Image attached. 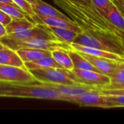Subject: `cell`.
<instances>
[{
	"instance_id": "6da1fadb",
	"label": "cell",
	"mask_w": 124,
	"mask_h": 124,
	"mask_svg": "<svg viewBox=\"0 0 124 124\" xmlns=\"http://www.w3.org/2000/svg\"><path fill=\"white\" fill-rule=\"evenodd\" d=\"M54 3L62 8L83 32L103 36L120 44L119 30L113 26L105 15L91 2L54 0Z\"/></svg>"
},
{
	"instance_id": "7a4b0ae2",
	"label": "cell",
	"mask_w": 124,
	"mask_h": 124,
	"mask_svg": "<svg viewBox=\"0 0 124 124\" xmlns=\"http://www.w3.org/2000/svg\"><path fill=\"white\" fill-rule=\"evenodd\" d=\"M0 97L68 101V97L62 95L54 89L38 81L31 83L0 82Z\"/></svg>"
},
{
	"instance_id": "3957f363",
	"label": "cell",
	"mask_w": 124,
	"mask_h": 124,
	"mask_svg": "<svg viewBox=\"0 0 124 124\" xmlns=\"http://www.w3.org/2000/svg\"><path fill=\"white\" fill-rule=\"evenodd\" d=\"M0 41L5 46L12 49L15 51L22 48L41 49L50 52L55 49H64L66 51L71 49V47L69 44L64 43L58 39L46 37H34L26 40L19 41L4 36L0 39Z\"/></svg>"
},
{
	"instance_id": "277c9868",
	"label": "cell",
	"mask_w": 124,
	"mask_h": 124,
	"mask_svg": "<svg viewBox=\"0 0 124 124\" xmlns=\"http://www.w3.org/2000/svg\"><path fill=\"white\" fill-rule=\"evenodd\" d=\"M29 71L35 80L40 83L81 84L71 70L62 68H48L31 70Z\"/></svg>"
},
{
	"instance_id": "5b68a950",
	"label": "cell",
	"mask_w": 124,
	"mask_h": 124,
	"mask_svg": "<svg viewBox=\"0 0 124 124\" xmlns=\"http://www.w3.org/2000/svg\"><path fill=\"white\" fill-rule=\"evenodd\" d=\"M73 43L124 55V49L119 43L98 34L81 32L78 33Z\"/></svg>"
},
{
	"instance_id": "8992f818",
	"label": "cell",
	"mask_w": 124,
	"mask_h": 124,
	"mask_svg": "<svg viewBox=\"0 0 124 124\" xmlns=\"http://www.w3.org/2000/svg\"><path fill=\"white\" fill-rule=\"evenodd\" d=\"M68 102L76 104L81 107H94L108 109L116 108V105L106 95L96 89L88 91L78 96L68 97Z\"/></svg>"
},
{
	"instance_id": "52a82bcc",
	"label": "cell",
	"mask_w": 124,
	"mask_h": 124,
	"mask_svg": "<svg viewBox=\"0 0 124 124\" xmlns=\"http://www.w3.org/2000/svg\"><path fill=\"white\" fill-rule=\"evenodd\" d=\"M36 81L25 68L0 64V82L31 83Z\"/></svg>"
},
{
	"instance_id": "ba28073f",
	"label": "cell",
	"mask_w": 124,
	"mask_h": 124,
	"mask_svg": "<svg viewBox=\"0 0 124 124\" xmlns=\"http://www.w3.org/2000/svg\"><path fill=\"white\" fill-rule=\"evenodd\" d=\"M71 71L81 84L94 88H102L110 84V78L100 72L76 68H73Z\"/></svg>"
},
{
	"instance_id": "9c48e42d",
	"label": "cell",
	"mask_w": 124,
	"mask_h": 124,
	"mask_svg": "<svg viewBox=\"0 0 124 124\" xmlns=\"http://www.w3.org/2000/svg\"><path fill=\"white\" fill-rule=\"evenodd\" d=\"M28 18L33 22L35 24H39L48 27H55V28H66L71 31H73L78 33H80L82 30L73 21L66 20L62 18L55 17H46V16H41L34 14L32 16L28 17Z\"/></svg>"
},
{
	"instance_id": "30bf717a",
	"label": "cell",
	"mask_w": 124,
	"mask_h": 124,
	"mask_svg": "<svg viewBox=\"0 0 124 124\" xmlns=\"http://www.w3.org/2000/svg\"><path fill=\"white\" fill-rule=\"evenodd\" d=\"M85 59L90 62L100 73L108 76L109 77L114 72L118 64L123 60H115L105 57H95L84 53L79 52Z\"/></svg>"
},
{
	"instance_id": "8fae6325",
	"label": "cell",
	"mask_w": 124,
	"mask_h": 124,
	"mask_svg": "<svg viewBox=\"0 0 124 124\" xmlns=\"http://www.w3.org/2000/svg\"><path fill=\"white\" fill-rule=\"evenodd\" d=\"M41 84L54 89L58 92H60L62 95L67 97L78 96L88 91L95 89L94 87L83 85V84H54V83H41Z\"/></svg>"
},
{
	"instance_id": "7c38bea8",
	"label": "cell",
	"mask_w": 124,
	"mask_h": 124,
	"mask_svg": "<svg viewBox=\"0 0 124 124\" xmlns=\"http://www.w3.org/2000/svg\"><path fill=\"white\" fill-rule=\"evenodd\" d=\"M70 47L72 49L81 52V53H84L86 54L95 56V57H105L108 59H112L115 60H124V55L115 53V52H111L108 51H105L102 49L91 47V46H84L75 43H72L70 44Z\"/></svg>"
},
{
	"instance_id": "4fadbf2b",
	"label": "cell",
	"mask_w": 124,
	"mask_h": 124,
	"mask_svg": "<svg viewBox=\"0 0 124 124\" xmlns=\"http://www.w3.org/2000/svg\"><path fill=\"white\" fill-rule=\"evenodd\" d=\"M31 7L33 12L36 15H41V16H46V17H55L66 20L73 21L68 16L65 15L64 13H62L57 9L54 8L52 5L44 2L42 0H36V4L32 5Z\"/></svg>"
},
{
	"instance_id": "5bb4252c",
	"label": "cell",
	"mask_w": 124,
	"mask_h": 124,
	"mask_svg": "<svg viewBox=\"0 0 124 124\" xmlns=\"http://www.w3.org/2000/svg\"><path fill=\"white\" fill-rule=\"evenodd\" d=\"M0 64L25 68L24 62L21 60L17 51L5 46L0 49Z\"/></svg>"
},
{
	"instance_id": "9a60e30c",
	"label": "cell",
	"mask_w": 124,
	"mask_h": 124,
	"mask_svg": "<svg viewBox=\"0 0 124 124\" xmlns=\"http://www.w3.org/2000/svg\"><path fill=\"white\" fill-rule=\"evenodd\" d=\"M21 60L25 62H33L45 57L51 56L52 52L41 49H33V48H22L16 50Z\"/></svg>"
},
{
	"instance_id": "2e32d148",
	"label": "cell",
	"mask_w": 124,
	"mask_h": 124,
	"mask_svg": "<svg viewBox=\"0 0 124 124\" xmlns=\"http://www.w3.org/2000/svg\"><path fill=\"white\" fill-rule=\"evenodd\" d=\"M36 24L30 20L28 17L15 18L12 19L9 23H8L5 28L7 31V34L17 33L23 31L30 28H33Z\"/></svg>"
},
{
	"instance_id": "e0dca14e",
	"label": "cell",
	"mask_w": 124,
	"mask_h": 124,
	"mask_svg": "<svg viewBox=\"0 0 124 124\" xmlns=\"http://www.w3.org/2000/svg\"><path fill=\"white\" fill-rule=\"evenodd\" d=\"M105 17L108 21L120 31H124V15L116 3L113 1Z\"/></svg>"
},
{
	"instance_id": "ac0fdd59",
	"label": "cell",
	"mask_w": 124,
	"mask_h": 124,
	"mask_svg": "<svg viewBox=\"0 0 124 124\" xmlns=\"http://www.w3.org/2000/svg\"><path fill=\"white\" fill-rule=\"evenodd\" d=\"M25 68L28 70H35V69H44L48 68H62L52 57V56L45 57L40 60L33 61V62H24Z\"/></svg>"
},
{
	"instance_id": "d6986e66",
	"label": "cell",
	"mask_w": 124,
	"mask_h": 124,
	"mask_svg": "<svg viewBox=\"0 0 124 124\" xmlns=\"http://www.w3.org/2000/svg\"><path fill=\"white\" fill-rule=\"evenodd\" d=\"M68 53L72 60L74 68L100 72L90 62H89L86 59H85L78 52H76L71 49L68 51Z\"/></svg>"
},
{
	"instance_id": "ffe728a7",
	"label": "cell",
	"mask_w": 124,
	"mask_h": 124,
	"mask_svg": "<svg viewBox=\"0 0 124 124\" xmlns=\"http://www.w3.org/2000/svg\"><path fill=\"white\" fill-rule=\"evenodd\" d=\"M46 27L52 32V33L57 39L69 45L74 41V39L78 35V33L69 29L55 28V27H48V26Z\"/></svg>"
},
{
	"instance_id": "44dd1931",
	"label": "cell",
	"mask_w": 124,
	"mask_h": 124,
	"mask_svg": "<svg viewBox=\"0 0 124 124\" xmlns=\"http://www.w3.org/2000/svg\"><path fill=\"white\" fill-rule=\"evenodd\" d=\"M52 56L62 68L68 70H72L74 68L68 51L64 49H55L52 51Z\"/></svg>"
},
{
	"instance_id": "7402d4cb",
	"label": "cell",
	"mask_w": 124,
	"mask_h": 124,
	"mask_svg": "<svg viewBox=\"0 0 124 124\" xmlns=\"http://www.w3.org/2000/svg\"><path fill=\"white\" fill-rule=\"evenodd\" d=\"M0 9L4 11L12 19L28 17V15L24 10L15 4L0 2Z\"/></svg>"
},
{
	"instance_id": "603a6c76",
	"label": "cell",
	"mask_w": 124,
	"mask_h": 124,
	"mask_svg": "<svg viewBox=\"0 0 124 124\" xmlns=\"http://www.w3.org/2000/svg\"><path fill=\"white\" fill-rule=\"evenodd\" d=\"M110 78V84L109 85L124 84V60L121 61L118 64Z\"/></svg>"
},
{
	"instance_id": "cb8c5ba5",
	"label": "cell",
	"mask_w": 124,
	"mask_h": 124,
	"mask_svg": "<svg viewBox=\"0 0 124 124\" xmlns=\"http://www.w3.org/2000/svg\"><path fill=\"white\" fill-rule=\"evenodd\" d=\"M113 0H90V2L105 15L109 10Z\"/></svg>"
},
{
	"instance_id": "d4e9b609",
	"label": "cell",
	"mask_w": 124,
	"mask_h": 124,
	"mask_svg": "<svg viewBox=\"0 0 124 124\" xmlns=\"http://www.w3.org/2000/svg\"><path fill=\"white\" fill-rule=\"evenodd\" d=\"M12 1L17 6H18L23 10H24L28 15V17L29 16H32V15H33L35 14L33 12V11L31 5L28 2H27L25 0H12Z\"/></svg>"
},
{
	"instance_id": "484cf974",
	"label": "cell",
	"mask_w": 124,
	"mask_h": 124,
	"mask_svg": "<svg viewBox=\"0 0 124 124\" xmlns=\"http://www.w3.org/2000/svg\"><path fill=\"white\" fill-rule=\"evenodd\" d=\"M106 96L116 105V108H124V96L123 95H106Z\"/></svg>"
},
{
	"instance_id": "4316f807",
	"label": "cell",
	"mask_w": 124,
	"mask_h": 124,
	"mask_svg": "<svg viewBox=\"0 0 124 124\" xmlns=\"http://www.w3.org/2000/svg\"><path fill=\"white\" fill-rule=\"evenodd\" d=\"M11 20L12 18L8 15H7L4 11L0 9V23L3 24L4 26H6L8 23H10Z\"/></svg>"
},
{
	"instance_id": "83f0119b",
	"label": "cell",
	"mask_w": 124,
	"mask_h": 124,
	"mask_svg": "<svg viewBox=\"0 0 124 124\" xmlns=\"http://www.w3.org/2000/svg\"><path fill=\"white\" fill-rule=\"evenodd\" d=\"M113 1L116 3V4L118 6L124 15V0H113Z\"/></svg>"
},
{
	"instance_id": "f1b7e54d",
	"label": "cell",
	"mask_w": 124,
	"mask_h": 124,
	"mask_svg": "<svg viewBox=\"0 0 124 124\" xmlns=\"http://www.w3.org/2000/svg\"><path fill=\"white\" fill-rule=\"evenodd\" d=\"M95 89H124V84L121 85H108L102 88H95Z\"/></svg>"
},
{
	"instance_id": "f546056e",
	"label": "cell",
	"mask_w": 124,
	"mask_h": 124,
	"mask_svg": "<svg viewBox=\"0 0 124 124\" xmlns=\"http://www.w3.org/2000/svg\"><path fill=\"white\" fill-rule=\"evenodd\" d=\"M119 39H120V44L124 51V31L119 30Z\"/></svg>"
},
{
	"instance_id": "4dcf8cb0",
	"label": "cell",
	"mask_w": 124,
	"mask_h": 124,
	"mask_svg": "<svg viewBox=\"0 0 124 124\" xmlns=\"http://www.w3.org/2000/svg\"><path fill=\"white\" fill-rule=\"evenodd\" d=\"M7 35V31L5 26L0 23V39Z\"/></svg>"
},
{
	"instance_id": "1f68e13d",
	"label": "cell",
	"mask_w": 124,
	"mask_h": 124,
	"mask_svg": "<svg viewBox=\"0 0 124 124\" xmlns=\"http://www.w3.org/2000/svg\"><path fill=\"white\" fill-rule=\"evenodd\" d=\"M0 2H4V3H8L11 4H15L12 0H0ZM16 5V4H15Z\"/></svg>"
},
{
	"instance_id": "d6a6232c",
	"label": "cell",
	"mask_w": 124,
	"mask_h": 124,
	"mask_svg": "<svg viewBox=\"0 0 124 124\" xmlns=\"http://www.w3.org/2000/svg\"><path fill=\"white\" fill-rule=\"evenodd\" d=\"M27 2H28L31 6L32 5H33V4H36V0H25Z\"/></svg>"
},
{
	"instance_id": "836d02e7",
	"label": "cell",
	"mask_w": 124,
	"mask_h": 124,
	"mask_svg": "<svg viewBox=\"0 0 124 124\" xmlns=\"http://www.w3.org/2000/svg\"><path fill=\"white\" fill-rule=\"evenodd\" d=\"M76 1H81V2H90V0H76Z\"/></svg>"
},
{
	"instance_id": "e575fe53",
	"label": "cell",
	"mask_w": 124,
	"mask_h": 124,
	"mask_svg": "<svg viewBox=\"0 0 124 124\" xmlns=\"http://www.w3.org/2000/svg\"><path fill=\"white\" fill-rule=\"evenodd\" d=\"M4 47V44H2V43L0 41V49H3Z\"/></svg>"
}]
</instances>
